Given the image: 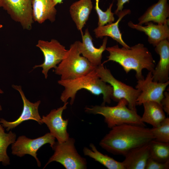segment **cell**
<instances>
[{"label":"cell","mask_w":169,"mask_h":169,"mask_svg":"<svg viewBox=\"0 0 169 169\" xmlns=\"http://www.w3.org/2000/svg\"><path fill=\"white\" fill-rule=\"evenodd\" d=\"M154 139L151 129L125 124L111 128L100 141L99 145L110 153L124 156L131 150Z\"/></svg>","instance_id":"obj_1"},{"label":"cell","mask_w":169,"mask_h":169,"mask_svg":"<svg viewBox=\"0 0 169 169\" xmlns=\"http://www.w3.org/2000/svg\"><path fill=\"white\" fill-rule=\"evenodd\" d=\"M106 50L109 55L102 64L112 61L121 65L126 73L134 70L137 80L144 78L143 69L152 71L155 67V61L151 52L142 44H138L129 48H120L116 44L106 48Z\"/></svg>","instance_id":"obj_2"},{"label":"cell","mask_w":169,"mask_h":169,"mask_svg":"<svg viewBox=\"0 0 169 169\" xmlns=\"http://www.w3.org/2000/svg\"><path fill=\"white\" fill-rule=\"evenodd\" d=\"M58 83L64 88L60 97L61 100L64 103L67 102L70 98V104L72 105L77 92L82 89L95 95L102 94L103 102L101 105H104L106 103L110 104L111 102L112 88L110 85L107 84L99 78L95 69L87 74L74 79H60Z\"/></svg>","instance_id":"obj_3"},{"label":"cell","mask_w":169,"mask_h":169,"mask_svg":"<svg viewBox=\"0 0 169 169\" xmlns=\"http://www.w3.org/2000/svg\"><path fill=\"white\" fill-rule=\"evenodd\" d=\"M127 101L122 99L118 101L116 106L95 105L85 107V111L89 114L103 116L105 122L110 129L125 124L145 126L137 111L130 109L127 107Z\"/></svg>","instance_id":"obj_4"},{"label":"cell","mask_w":169,"mask_h":169,"mask_svg":"<svg viewBox=\"0 0 169 169\" xmlns=\"http://www.w3.org/2000/svg\"><path fill=\"white\" fill-rule=\"evenodd\" d=\"M78 42L76 41L70 45L65 57L55 69V73L60 76L61 79H74L87 74L95 69V67L81 55Z\"/></svg>","instance_id":"obj_5"},{"label":"cell","mask_w":169,"mask_h":169,"mask_svg":"<svg viewBox=\"0 0 169 169\" xmlns=\"http://www.w3.org/2000/svg\"><path fill=\"white\" fill-rule=\"evenodd\" d=\"M75 142L74 139L69 137L64 142H55L52 148L54 151V153L43 168L51 162L56 161L61 164L66 169H86V160L77 152Z\"/></svg>","instance_id":"obj_6"},{"label":"cell","mask_w":169,"mask_h":169,"mask_svg":"<svg viewBox=\"0 0 169 169\" xmlns=\"http://www.w3.org/2000/svg\"><path fill=\"white\" fill-rule=\"evenodd\" d=\"M95 70L99 78L112 87L113 89L112 99L118 102L121 99H125L127 102L128 108L136 111V100L140 93L139 90L135 89L115 79L110 70L105 67L102 63L96 67Z\"/></svg>","instance_id":"obj_7"},{"label":"cell","mask_w":169,"mask_h":169,"mask_svg":"<svg viewBox=\"0 0 169 169\" xmlns=\"http://www.w3.org/2000/svg\"><path fill=\"white\" fill-rule=\"evenodd\" d=\"M36 46L43 53L44 60L41 64L35 65L33 69L41 67L42 73L47 79L49 71L51 69L56 68L57 65L65 57L68 50L57 40L54 39H51L49 41L39 40Z\"/></svg>","instance_id":"obj_8"},{"label":"cell","mask_w":169,"mask_h":169,"mask_svg":"<svg viewBox=\"0 0 169 169\" xmlns=\"http://www.w3.org/2000/svg\"><path fill=\"white\" fill-rule=\"evenodd\" d=\"M55 137L50 133H48L37 138L31 139L25 136H19L15 142L12 144V153L19 157L26 154L33 156L36 160L37 165L40 167L41 164L37 157L38 151L46 144H50L52 148L55 143Z\"/></svg>","instance_id":"obj_9"},{"label":"cell","mask_w":169,"mask_h":169,"mask_svg":"<svg viewBox=\"0 0 169 169\" xmlns=\"http://www.w3.org/2000/svg\"><path fill=\"white\" fill-rule=\"evenodd\" d=\"M33 0H0V8L6 11L12 19L19 23L23 29H32Z\"/></svg>","instance_id":"obj_10"},{"label":"cell","mask_w":169,"mask_h":169,"mask_svg":"<svg viewBox=\"0 0 169 169\" xmlns=\"http://www.w3.org/2000/svg\"><path fill=\"white\" fill-rule=\"evenodd\" d=\"M136 89L140 93L136 100L137 105H141L148 101L156 102L161 104L164 97V93L169 84V81L161 83L154 81L152 71H149L145 78L137 80Z\"/></svg>","instance_id":"obj_11"},{"label":"cell","mask_w":169,"mask_h":169,"mask_svg":"<svg viewBox=\"0 0 169 169\" xmlns=\"http://www.w3.org/2000/svg\"><path fill=\"white\" fill-rule=\"evenodd\" d=\"M12 87L19 93L23 103L22 112L20 116L16 120L8 121L4 119H0V122L7 131L14 128L23 121L33 120L37 121L39 124L43 123L41 118L38 112L39 106L41 101L39 100L35 103L30 102L26 98L20 85L13 84Z\"/></svg>","instance_id":"obj_12"},{"label":"cell","mask_w":169,"mask_h":169,"mask_svg":"<svg viewBox=\"0 0 169 169\" xmlns=\"http://www.w3.org/2000/svg\"><path fill=\"white\" fill-rule=\"evenodd\" d=\"M68 103L67 102L63 106L51 110L49 114L43 115L41 118L42 123L47 125L50 133L59 143L66 141L69 137L67 131L68 120L64 119L62 117L63 112L67 108Z\"/></svg>","instance_id":"obj_13"},{"label":"cell","mask_w":169,"mask_h":169,"mask_svg":"<svg viewBox=\"0 0 169 169\" xmlns=\"http://www.w3.org/2000/svg\"><path fill=\"white\" fill-rule=\"evenodd\" d=\"M82 42L79 41V48L81 54L86 59L94 66L97 67L101 64L102 54L106 50L108 37H105L102 44L99 48H96L94 45L93 39L86 28L84 34L82 35Z\"/></svg>","instance_id":"obj_14"},{"label":"cell","mask_w":169,"mask_h":169,"mask_svg":"<svg viewBox=\"0 0 169 169\" xmlns=\"http://www.w3.org/2000/svg\"><path fill=\"white\" fill-rule=\"evenodd\" d=\"M155 50L159 55L160 59L152 71L153 80L164 83L169 79V42L168 39L161 41L155 46Z\"/></svg>","instance_id":"obj_15"},{"label":"cell","mask_w":169,"mask_h":169,"mask_svg":"<svg viewBox=\"0 0 169 169\" xmlns=\"http://www.w3.org/2000/svg\"><path fill=\"white\" fill-rule=\"evenodd\" d=\"M169 22H167L163 24H156L149 22L145 24L146 26H142L130 21L128 25L132 28L144 32L148 36L150 44L155 47L161 41L169 39Z\"/></svg>","instance_id":"obj_16"},{"label":"cell","mask_w":169,"mask_h":169,"mask_svg":"<svg viewBox=\"0 0 169 169\" xmlns=\"http://www.w3.org/2000/svg\"><path fill=\"white\" fill-rule=\"evenodd\" d=\"M169 6L167 0H158L149 7L138 19V25H142L149 22L163 24L169 21Z\"/></svg>","instance_id":"obj_17"},{"label":"cell","mask_w":169,"mask_h":169,"mask_svg":"<svg viewBox=\"0 0 169 169\" xmlns=\"http://www.w3.org/2000/svg\"><path fill=\"white\" fill-rule=\"evenodd\" d=\"M124 156L122 162L124 169H145L150 157L149 143L131 150Z\"/></svg>","instance_id":"obj_18"},{"label":"cell","mask_w":169,"mask_h":169,"mask_svg":"<svg viewBox=\"0 0 169 169\" xmlns=\"http://www.w3.org/2000/svg\"><path fill=\"white\" fill-rule=\"evenodd\" d=\"M131 13V11L129 9H125L118 12L116 14L118 17V19L116 22L103 26H98L94 29L95 37L98 38H102L104 36L110 37L123 47L129 48L130 47L124 41L122 38V33L119 28V23L124 16Z\"/></svg>","instance_id":"obj_19"},{"label":"cell","mask_w":169,"mask_h":169,"mask_svg":"<svg viewBox=\"0 0 169 169\" xmlns=\"http://www.w3.org/2000/svg\"><path fill=\"white\" fill-rule=\"evenodd\" d=\"M53 0H33L32 16L34 21L41 24L46 20H55L57 10Z\"/></svg>","instance_id":"obj_20"},{"label":"cell","mask_w":169,"mask_h":169,"mask_svg":"<svg viewBox=\"0 0 169 169\" xmlns=\"http://www.w3.org/2000/svg\"><path fill=\"white\" fill-rule=\"evenodd\" d=\"M93 8L92 0H79L69 8L71 17L78 30L80 31L86 24Z\"/></svg>","instance_id":"obj_21"},{"label":"cell","mask_w":169,"mask_h":169,"mask_svg":"<svg viewBox=\"0 0 169 169\" xmlns=\"http://www.w3.org/2000/svg\"><path fill=\"white\" fill-rule=\"evenodd\" d=\"M142 105L144 112L141 117V121L151 125L153 127L160 126L166 118L161 105L153 101L146 102Z\"/></svg>","instance_id":"obj_22"},{"label":"cell","mask_w":169,"mask_h":169,"mask_svg":"<svg viewBox=\"0 0 169 169\" xmlns=\"http://www.w3.org/2000/svg\"><path fill=\"white\" fill-rule=\"evenodd\" d=\"M91 149L84 147L83 149L84 155L92 158L108 169H124L122 162L118 161L113 158L104 155L96 149L93 143L90 145Z\"/></svg>","instance_id":"obj_23"},{"label":"cell","mask_w":169,"mask_h":169,"mask_svg":"<svg viewBox=\"0 0 169 169\" xmlns=\"http://www.w3.org/2000/svg\"><path fill=\"white\" fill-rule=\"evenodd\" d=\"M16 139V135L10 131L5 133L3 127L0 122V162L4 166L10 164V160L7 154V149L11 144L14 143Z\"/></svg>","instance_id":"obj_24"},{"label":"cell","mask_w":169,"mask_h":169,"mask_svg":"<svg viewBox=\"0 0 169 169\" xmlns=\"http://www.w3.org/2000/svg\"><path fill=\"white\" fill-rule=\"evenodd\" d=\"M150 157L159 162L169 161V143L158 141L153 140L149 142Z\"/></svg>","instance_id":"obj_25"},{"label":"cell","mask_w":169,"mask_h":169,"mask_svg":"<svg viewBox=\"0 0 169 169\" xmlns=\"http://www.w3.org/2000/svg\"><path fill=\"white\" fill-rule=\"evenodd\" d=\"M155 140L169 143V118H166L160 126L151 129Z\"/></svg>","instance_id":"obj_26"},{"label":"cell","mask_w":169,"mask_h":169,"mask_svg":"<svg viewBox=\"0 0 169 169\" xmlns=\"http://www.w3.org/2000/svg\"><path fill=\"white\" fill-rule=\"evenodd\" d=\"M99 0H96L95 5L94 7L98 16V26H103L113 23L115 21V14L111 11L113 3L110 4L106 11H104L99 7Z\"/></svg>","instance_id":"obj_27"},{"label":"cell","mask_w":169,"mask_h":169,"mask_svg":"<svg viewBox=\"0 0 169 169\" xmlns=\"http://www.w3.org/2000/svg\"><path fill=\"white\" fill-rule=\"evenodd\" d=\"M169 168V161L162 163L156 161L149 157L145 169H168Z\"/></svg>","instance_id":"obj_28"},{"label":"cell","mask_w":169,"mask_h":169,"mask_svg":"<svg viewBox=\"0 0 169 169\" xmlns=\"http://www.w3.org/2000/svg\"><path fill=\"white\" fill-rule=\"evenodd\" d=\"M164 97L161 100V105L164 111L169 114V93L166 91L164 93Z\"/></svg>","instance_id":"obj_29"},{"label":"cell","mask_w":169,"mask_h":169,"mask_svg":"<svg viewBox=\"0 0 169 169\" xmlns=\"http://www.w3.org/2000/svg\"><path fill=\"white\" fill-rule=\"evenodd\" d=\"M130 0H117L116 5L117 8L114 14H116L118 12L123 10L124 5L127 2H128Z\"/></svg>","instance_id":"obj_30"},{"label":"cell","mask_w":169,"mask_h":169,"mask_svg":"<svg viewBox=\"0 0 169 169\" xmlns=\"http://www.w3.org/2000/svg\"><path fill=\"white\" fill-rule=\"evenodd\" d=\"M63 0H53L56 5L58 4H60L62 3Z\"/></svg>","instance_id":"obj_31"},{"label":"cell","mask_w":169,"mask_h":169,"mask_svg":"<svg viewBox=\"0 0 169 169\" xmlns=\"http://www.w3.org/2000/svg\"><path fill=\"white\" fill-rule=\"evenodd\" d=\"M3 93V91L1 89H0V94H2Z\"/></svg>","instance_id":"obj_32"},{"label":"cell","mask_w":169,"mask_h":169,"mask_svg":"<svg viewBox=\"0 0 169 169\" xmlns=\"http://www.w3.org/2000/svg\"><path fill=\"white\" fill-rule=\"evenodd\" d=\"M2 110V107L1 105V104L0 103V111L1 110Z\"/></svg>","instance_id":"obj_33"},{"label":"cell","mask_w":169,"mask_h":169,"mask_svg":"<svg viewBox=\"0 0 169 169\" xmlns=\"http://www.w3.org/2000/svg\"><path fill=\"white\" fill-rule=\"evenodd\" d=\"M2 27H3V26H2V25H1V24H0V28H2Z\"/></svg>","instance_id":"obj_34"}]
</instances>
